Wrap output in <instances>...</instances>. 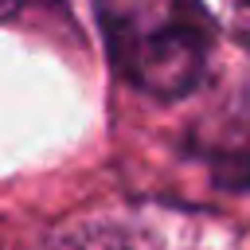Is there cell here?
I'll return each mask as SVG.
<instances>
[{
    "instance_id": "3957f363",
    "label": "cell",
    "mask_w": 250,
    "mask_h": 250,
    "mask_svg": "<svg viewBox=\"0 0 250 250\" xmlns=\"http://www.w3.org/2000/svg\"><path fill=\"white\" fill-rule=\"evenodd\" d=\"M51 250H160L145 230L117 223V219H86L62 230Z\"/></svg>"
},
{
    "instance_id": "277c9868",
    "label": "cell",
    "mask_w": 250,
    "mask_h": 250,
    "mask_svg": "<svg viewBox=\"0 0 250 250\" xmlns=\"http://www.w3.org/2000/svg\"><path fill=\"white\" fill-rule=\"evenodd\" d=\"M227 27L238 43L250 47V0H227Z\"/></svg>"
},
{
    "instance_id": "5b68a950",
    "label": "cell",
    "mask_w": 250,
    "mask_h": 250,
    "mask_svg": "<svg viewBox=\"0 0 250 250\" xmlns=\"http://www.w3.org/2000/svg\"><path fill=\"white\" fill-rule=\"evenodd\" d=\"M16 8H20V0H0V20H8Z\"/></svg>"
},
{
    "instance_id": "7a4b0ae2",
    "label": "cell",
    "mask_w": 250,
    "mask_h": 250,
    "mask_svg": "<svg viewBox=\"0 0 250 250\" xmlns=\"http://www.w3.org/2000/svg\"><path fill=\"white\" fill-rule=\"evenodd\" d=\"M199 160L223 191H250V121H230L223 137H207Z\"/></svg>"
},
{
    "instance_id": "6da1fadb",
    "label": "cell",
    "mask_w": 250,
    "mask_h": 250,
    "mask_svg": "<svg viewBox=\"0 0 250 250\" xmlns=\"http://www.w3.org/2000/svg\"><path fill=\"white\" fill-rule=\"evenodd\" d=\"M113 74L156 102L195 94L211 70L219 20L203 0H94Z\"/></svg>"
}]
</instances>
